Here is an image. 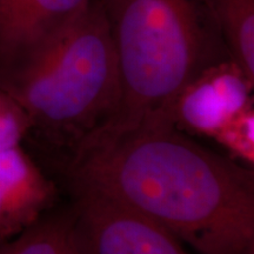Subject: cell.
<instances>
[{"label":"cell","instance_id":"obj_1","mask_svg":"<svg viewBox=\"0 0 254 254\" xmlns=\"http://www.w3.org/2000/svg\"><path fill=\"white\" fill-rule=\"evenodd\" d=\"M64 176L145 215L196 254H254V172L153 120L92 148Z\"/></svg>","mask_w":254,"mask_h":254},{"label":"cell","instance_id":"obj_2","mask_svg":"<svg viewBox=\"0 0 254 254\" xmlns=\"http://www.w3.org/2000/svg\"><path fill=\"white\" fill-rule=\"evenodd\" d=\"M0 87L30 120L24 144L30 142L46 165L65 174L119 99L116 52L100 2L90 0L0 67Z\"/></svg>","mask_w":254,"mask_h":254},{"label":"cell","instance_id":"obj_3","mask_svg":"<svg viewBox=\"0 0 254 254\" xmlns=\"http://www.w3.org/2000/svg\"><path fill=\"white\" fill-rule=\"evenodd\" d=\"M119 73L112 116L75 159L141 124L170 120L183 87L230 53L201 0H98Z\"/></svg>","mask_w":254,"mask_h":254},{"label":"cell","instance_id":"obj_4","mask_svg":"<svg viewBox=\"0 0 254 254\" xmlns=\"http://www.w3.org/2000/svg\"><path fill=\"white\" fill-rule=\"evenodd\" d=\"M73 254H192L171 232L118 200L69 185Z\"/></svg>","mask_w":254,"mask_h":254},{"label":"cell","instance_id":"obj_5","mask_svg":"<svg viewBox=\"0 0 254 254\" xmlns=\"http://www.w3.org/2000/svg\"><path fill=\"white\" fill-rule=\"evenodd\" d=\"M254 81L231 57L198 73L179 92L170 120L190 136L212 139L222 125L253 104Z\"/></svg>","mask_w":254,"mask_h":254},{"label":"cell","instance_id":"obj_6","mask_svg":"<svg viewBox=\"0 0 254 254\" xmlns=\"http://www.w3.org/2000/svg\"><path fill=\"white\" fill-rule=\"evenodd\" d=\"M57 199L55 180L24 144L0 152V244L55 208Z\"/></svg>","mask_w":254,"mask_h":254},{"label":"cell","instance_id":"obj_7","mask_svg":"<svg viewBox=\"0 0 254 254\" xmlns=\"http://www.w3.org/2000/svg\"><path fill=\"white\" fill-rule=\"evenodd\" d=\"M90 0H0V67L77 14Z\"/></svg>","mask_w":254,"mask_h":254},{"label":"cell","instance_id":"obj_8","mask_svg":"<svg viewBox=\"0 0 254 254\" xmlns=\"http://www.w3.org/2000/svg\"><path fill=\"white\" fill-rule=\"evenodd\" d=\"M231 58L254 81V0H201Z\"/></svg>","mask_w":254,"mask_h":254},{"label":"cell","instance_id":"obj_9","mask_svg":"<svg viewBox=\"0 0 254 254\" xmlns=\"http://www.w3.org/2000/svg\"><path fill=\"white\" fill-rule=\"evenodd\" d=\"M0 254H73L68 207L51 209L17 237L0 244Z\"/></svg>","mask_w":254,"mask_h":254},{"label":"cell","instance_id":"obj_10","mask_svg":"<svg viewBox=\"0 0 254 254\" xmlns=\"http://www.w3.org/2000/svg\"><path fill=\"white\" fill-rule=\"evenodd\" d=\"M227 157L244 166H254V104L236 114L212 138Z\"/></svg>","mask_w":254,"mask_h":254},{"label":"cell","instance_id":"obj_11","mask_svg":"<svg viewBox=\"0 0 254 254\" xmlns=\"http://www.w3.org/2000/svg\"><path fill=\"white\" fill-rule=\"evenodd\" d=\"M30 120L13 98L0 87V152L24 144Z\"/></svg>","mask_w":254,"mask_h":254}]
</instances>
